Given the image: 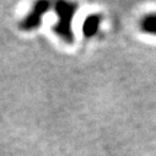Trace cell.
<instances>
[{"label":"cell","mask_w":156,"mask_h":156,"mask_svg":"<svg viewBox=\"0 0 156 156\" xmlns=\"http://www.w3.org/2000/svg\"><path fill=\"white\" fill-rule=\"evenodd\" d=\"M55 12L59 17L58 23L54 26V32L62 38V40L66 43H71L74 40V33L71 30V22L73 17L76 12L77 6L74 3H68V2H58L54 5Z\"/></svg>","instance_id":"6da1fadb"},{"label":"cell","mask_w":156,"mask_h":156,"mask_svg":"<svg viewBox=\"0 0 156 156\" xmlns=\"http://www.w3.org/2000/svg\"><path fill=\"white\" fill-rule=\"evenodd\" d=\"M51 4L48 2H38L33 5L32 11L21 21L20 27L25 31H31L41 25L42 16L49 10Z\"/></svg>","instance_id":"7a4b0ae2"},{"label":"cell","mask_w":156,"mask_h":156,"mask_svg":"<svg viewBox=\"0 0 156 156\" xmlns=\"http://www.w3.org/2000/svg\"><path fill=\"white\" fill-rule=\"evenodd\" d=\"M100 25H101V16L97 15V14H92V15H89L84 23H83V33L85 37H94L97 32H98V28H100Z\"/></svg>","instance_id":"3957f363"},{"label":"cell","mask_w":156,"mask_h":156,"mask_svg":"<svg viewBox=\"0 0 156 156\" xmlns=\"http://www.w3.org/2000/svg\"><path fill=\"white\" fill-rule=\"evenodd\" d=\"M140 28L143 32L147 34L156 36V14H149L145 17H143L140 22Z\"/></svg>","instance_id":"277c9868"}]
</instances>
